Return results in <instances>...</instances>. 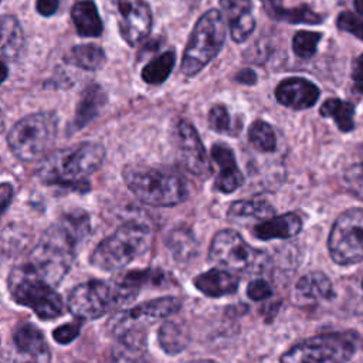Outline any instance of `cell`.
Listing matches in <instances>:
<instances>
[{
	"label": "cell",
	"instance_id": "32",
	"mask_svg": "<svg viewBox=\"0 0 363 363\" xmlns=\"http://www.w3.org/2000/svg\"><path fill=\"white\" fill-rule=\"evenodd\" d=\"M250 143L261 152L271 153L277 149V135L272 126L265 121H254L248 129Z\"/></svg>",
	"mask_w": 363,
	"mask_h": 363
},
{
	"label": "cell",
	"instance_id": "45",
	"mask_svg": "<svg viewBox=\"0 0 363 363\" xmlns=\"http://www.w3.org/2000/svg\"><path fill=\"white\" fill-rule=\"evenodd\" d=\"M356 82V89L359 91V92H362L363 94V79H360V81H354Z\"/></svg>",
	"mask_w": 363,
	"mask_h": 363
},
{
	"label": "cell",
	"instance_id": "11",
	"mask_svg": "<svg viewBox=\"0 0 363 363\" xmlns=\"http://www.w3.org/2000/svg\"><path fill=\"white\" fill-rule=\"evenodd\" d=\"M328 250L339 265L363 261V208H349L335 220L328 238Z\"/></svg>",
	"mask_w": 363,
	"mask_h": 363
},
{
	"label": "cell",
	"instance_id": "39",
	"mask_svg": "<svg viewBox=\"0 0 363 363\" xmlns=\"http://www.w3.org/2000/svg\"><path fill=\"white\" fill-rule=\"evenodd\" d=\"M35 9L41 16L50 17L52 16L58 9V0H37Z\"/></svg>",
	"mask_w": 363,
	"mask_h": 363
},
{
	"label": "cell",
	"instance_id": "18",
	"mask_svg": "<svg viewBox=\"0 0 363 363\" xmlns=\"http://www.w3.org/2000/svg\"><path fill=\"white\" fill-rule=\"evenodd\" d=\"M220 4L227 16L231 38L244 43L255 28L252 0H220Z\"/></svg>",
	"mask_w": 363,
	"mask_h": 363
},
{
	"label": "cell",
	"instance_id": "29",
	"mask_svg": "<svg viewBox=\"0 0 363 363\" xmlns=\"http://www.w3.org/2000/svg\"><path fill=\"white\" fill-rule=\"evenodd\" d=\"M174 62H176L174 51H166V52L160 54L159 57H156L155 60L147 62L145 65V68L142 69L143 81L150 85H159V84L164 82L169 78V75L174 67Z\"/></svg>",
	"mask_w": 363,
	"mask_h": 363
},
{
	"label": "cell",
	"instance_id": "8",
	"mask_svg": "<svg viewBox=\"0 0 363 363\" xmlns=\"http://www.w3.org/2000/svg\"><path fill=\"white\" fill-rule=\"evenodd\" d=\"M57 128L58 118L52 112L24 116L9 132L10 150L21 162L37 160L54 143Z\"/></svg>",
	"mask_w": 363,
	"mask_h": 363
},
{
	"label": "cell",
	"instance_id": "37",
	"mask_svg": "<svg viewBox=\"0 0 363 363\" xmlns=\"http://www.w3.org/2000/svg\"><path fill=\"white\" fill-rule=\"evenodd\" d=\"M81 322L82 320H75V322H71V323H65V325H61L58 328H55L52 330V339L60 343V345H68L71 343L81 332Z\"/></svg>",
	"mask_w": 363,
	"mask_h": 363
},
{
	"label": "cell",
	"instance_id": "27",
	"mask_svg": "<svg viewBox=\"0 0 363 363\" xmlns=\"http://www.w3.org/2000/svg\"><path fill=\"white\" fill-rule=\"evenodd\" d=\"M275 213L274 207L261 199H247L234 201L228 208V218L231 220H245V218H257L267 220L272 217Z\"/></svg>",
	"mask_w": 363,
	"mask_h": 363
},
{
	"label": "cell",
	"instance_id": "6",
	"mask_svg": "<svg viewBox=\"0 0 363 363\" xmlns=\"http://www.w3.org/2000/svg\"><path fill=\"white\" fill-rule=\"evenodd\" d=\"M9 289L14 302L30 308L43 320L62 315L64 303L60 294L28 262L10 271Z\"/></svg>",
	"mask_w": 363,
	"mask_h": 363
},
{
	"label": "cell",
	"instance_id": "1",
	"mask_svg": "<svg viewBox=\"0 0 363 363\" xmlns=\"http://www.w3.org/2000/svg\"><path fill=\"white\" fill-rule=\"evenodd\" d=\"M89 233L91 223L85 211L64 214L44 231L30 254L28 264L52 286L60 285L72 267L77 245Z\"/></svg>",
	"mask_w": 363,
	"mask_h": 363
},
{
	"label": "cell",
	"instance_id": "7",
	"mask_svg": "<svg viewBox=\"0 0 363 363\" xmlns=\"http://www.w3.org/2000/svg\"><path fill=\"white\" fill-rule=\"evenodd\" d=\"M224 40V17L218 10L211 9L199 18L190 34L182 60V72L186 77L199 74L214 57H217L223 48Z\"/></svg>",
	"mask_w": 363,
	"mask_h": 363
},
{
	"label": "cell",
	"instance_id": "41",
	"mask_svg": "<svg viewBox=\"0 0 363 363\" xmlns=\"http://www.w3.org/2000/svg\"><path fill=\"white\" fill-rule=\"evenodd\" d=\"M0 197H1V208H3V211H6L11 201V197H13V186L9 183H3L1 190H0Z\"/></svg>",
	"mask_w": 363,
	"mask_h": 363
},
{
	"label": "cell",
	"instance_id": "34",
	"mask_svg": "<svg viewBox=\"0 0 363 363\" xmlns=\"http://www.w3.org/2000/svg\"><path fill=\"white\" fill-rule=\"evenodd\" d=\"M343 183L346 189L363 201V163H354L343 173Z\"/></svg>",
	"mask_w": 363,
	"mask_h": 363
},
{
	"label": "cell",
	"instance_id": "14",
	"mask_svg": "<svg viewBox=\"0 0 363 363\" xmlns=\"http://www.w3.org/2000/svg\"><path fill=\"white\" fill-rule=\"evenodd\" d=\"M11 343L13 346L4 363H50L51 360L43 332L31 323L17 326Z\"/></svg>",
	"mask_w": 363,
	"mask_h": 363
},
{
	"label": "cell",
	"instance_id": "12",
	"mask_svg": "<svg viewBox=\"0 0 363 363\" xmlns=\"http://www.w3.org/2000/svg\"><path fill=\"white\" fill-rule=\"evenodd\" d=\"M182 308V299L177 296H162L142 302L133 308L115 313L108 320V329L118 337L143 332V326L164 319Z\"/></svg>",
	"mask_w": 363,
	"mask_h": 363
},
{
	"label": "cell",
	"instance_id": "23",
	"mask_svg": "<svg viewBox=\"0 0 363 363\" xmlns=\"http://www.w3.org/2000/svg\"><path fill=\"white\" fill-rule=\"evenodd\" d=\"M106 102V96L104 89L99 85H89L84 89L79 102L77 105L75 116H74V129L84 128L88 122H91L99 112V109Z\"/></svg>",
	"mask_w": 363,
	"mask_h": 363
},
{
	"label": "cell",
	"instance_id": "30",
	"mask_svg": "<svg viewBox=\"0 0 363 363\" xmlns=\"http://www.w3.org/2000/svg\"><path fill=\"white\" fill-rule=\"evenodd\" d=\"M267 13L275 20H282L286 23H306V24H318L322 21V17L312 11L308 6H299L294 9L281 7V4H269L264 6Z\"/></svg>",
	"mask_w": 363,
	"mask_h": 363
},
{
	"label": "cell",
	"instance_id": "20",
	"mask_svg": "<svg viewBox=\"0 0 363 363\" xmlns=\"http://www.w3.org/2000/svg\"><path fill=\"white\" fill-rule=\"evenodd\" d=\"M194 286L210 298H220L224 295H231L238 288V278L228 269L213 268L210 271L199 274L194 281Z\"/></svg>",
	"mask_w": 363,
	"mask_h": 363
},
{
	"label": "cell",
	"instance_id": "3",
	"mask_svg": "<svg viewBox=\"0 0 363 363\" xmlns=\"http://www.w3.org/2000/svg\"><path fill=\"white\" fill-rule=\"evenodd\" d=\"M139 288L126 277L116 281L91 279L69 292L68 309L79 320L98 319L133 299Z\"/></svg>",
	"mask_w": 363,
	"mask_h": 363
},
{
	"label": "cell",
	"instance_id": "19",
	"mask_svg": "<svg viewBox=\"0 0 363 363\" xmlns=\"http://www.w3.org/2000/svg\"><path fill=\"white\" fill-rule=\"evenodd\" d=\"M302 228V220L296 213H285L262 220L254 227V235L258 240H275L295 237Z\"/></svg>",
	"mask_w": 363,
	"mask_h": 363
},
{
	"label": "cell",
	"instance_id": "9",
	"mask_svg": "<svg viewBox=\"0 0 363 363\" xmlns=\"http://www.w3.org/2000/svg\"><path fill=\"white\" fill-rule=\"evenodd\" d=\"M208 259L224 269L241 274H259L269 262L267 252L247 244L234 230H221L213 237Z\"/></svg>",
	"mask_w": 363,
	"mask_h": 363
},
{
	"label": "cell",
	"instance_id": "35",
	"mask_svg": "<svg viewBox=\"0 0 363 363\" xmlns=\"http://www.w3.org/2000/svg\"><path fill=\"white\" fill-rule=\"evenodd\" d=\"M208 125L218 133H227L231 128V116L224 105H214L208 112Z\"/></svg>",
	"mask_w": 363,
	"mask_h": 363
},
{
	"label": "cell",
	"instance_id": "2",
	"mask_svg": "<svg viewBox=\"0 0 363 363\" xmlns=\"http://www.w3.org/2000/svg\"><path fill=\"white\" fill-rule=\"evenodd\" d=\"M105 147L98 142H82L52 152L41 160L37 177L47 184L61 187H86L84 180L104 163Z\"/></svg>",
	"mask_w": 363,
	"mask_h": 363
},
{
	"label": "cell",
	"instance_id": "36",
	"mask_svg": "<svg viewBox=\"0 0 363 363\" xmlns=\"http://www.w3.org/2000/svg\"><path fill=\"white\" fill-rule=\"evenodd\" d=\"M337 27L342 31L352 33L357 38L363 40V20L350 11H343L337 17Z\"/></svg>",
	"mask_w": 363,
	"mask_h": 363
},
{
	"label": "cell",
	"instance_id": "4",
	"mask_svg": "<svg viewBox=\"0 0 363 363\" xmlns=\"http://www.w3.org/2000/svg\"><path fill=\"white\" fill-rule=\"evenodd\" d=\"M128 189L142 203L153 207H172L187 197L184 180L166 169L128 164L122 172Z\"/></svg>",
	"mask_w": 363,
	"mask_h": 363
},
{
	"label": "cell",
	"instance_id": "21",
	"mask_svg": "<svg viewBox=\"0 0 363 363\" xmlns=\"http://www.w3.org/2000/svg\"><path fill=\"white\" fill-rule=\"evenodd\" d=\"M71 18L75 30L82 37H98L104 30L98 9L92 0H81L72 6Z\"/></svg>",
	"mask_w": 363,
	"mask_h": 363
},
{
	"label": "cell",
	"instance_id": "40",
	"mask_svg": "<svg viewBox=\"0 0 363 363\" xmlns=\"http://www.w3.org/2000/svg\"><path fill=\"white\" fill-rule=\"evenodd\" d=\"M235 81L245 84V85H254L257 82V74L252 69L245 68L235 75Z\"/></svg>",
	"mask_w": 363,
	"mask_h": 363
},
{
	"label": "cell",
	"instance_id": "15",
	"mask_svg": "<svg viewBox=\"0 0 363 363\" xmlns=\"http://www.w3.org/2000/svg\"><path fill=\"white\" fill-rule=\"evenodd\" d=\"M122 38L129 45L139 44L152 28V11L145 0H116Z\"/></svg>",
	"mask_w": 363,
	"mask_h": 363
},
{
	"label": "cell",
	"instance_id": "13",
	"mask_svg": "<svg viewBox=\"0 0 363 363\" xmlns=\"http://www.w3.org/2000/svg\"><path fill=\"white\" fill-rule=\"evenodd\" d=\"M174 140L182 164L197 177H207L211 173V164L206 149L194 126L180 119L174 128Z\"/></svg>",
	"mask_w": 363,
	"mask_h": 363
},
{
	"label": "cell",
	"instance_id": "33",
	"mask_svg": "<svg viewBox=\"0 0 363 363\" xmlns=\"http://www.w3.org/2000/svg\"><path fill=\"white\" fill-rule=\"evenodd\" d=\"M320 33L298 31L292 38V50L301 58H311L316 52Z\"/></svg>",
	"mask_w": 363,
	"mask_h": 363
},
{
	"label": "cell",
	"instance_id": "16",
	"mask_svg": "<svg viewBox=\"0 0 363 363\" xmlns=\"http://www.w3.org/2000/svg\"><path fill=\"white\" fill-rule=\"evenodd\" d=\"M278 102L291 109H306L315 105L319 98L318 86L305 78H288L275 89Z\"/></svg>",
	"mask_w": 363,
	"mask_h": 363
},
{
	"label": "cell",
	"instance_id": "17",
	"mask_svg": "<svg viewBox=\"0 0 363 363\" xmlns=\"http://www.w3.org/2000/svg\"><path fill=\"white\" fill-rule=\"evenodd\" d=\"M211 159L218 164L220 172L216 179V189L221 193H234L244 183V176L237 166L233 150L224 143H216L211 147Z\"/></svg>",
	"mask_w": 363,
	"mask_h": 363
},
{
	"label": "cell",
	"instance_id": "25",
	"mask_svg": "<svg viewBox=\"0 0 363 363\" xmlns=\"http://www.w3.org/2000/svg\"><path fill=\"white\" fill-rule=\"evenodd\" d=\"M157 340L164 353L177 354L187 347L190 336L184 325L177 322H164L159 328Z\"/></svg>",
	"mask_w": 363,
	"mask_h": 363
},
{
	"label": "cell",
	"instance_id": "5",
	"mask_svg": "<svg viewBox=\"0 0 363 363\" xmlns=\"http://www.w3.org/2000/svg\"><path fill=\"white\" fill-rule=\"evenodd\" d=\"M152 237L147 225L128 221L95 247L89 262L102 271L122 269L149 250Z\"/></svg>",
	"mask_w": 363,
	"mask_h": 363
},
{
	"label": "cell",
	"instance_id": "31",
	"mask_svg": "<svg viewBox=\"0 0 363 363\" xmlns=\"http://www.w3.org/2000/svg\"><path fill=\"white\" fill-rule=\"evenodd\" d=\"M167 247L179 262H184L194 257L197 244L190 231L184 228H177L169 235Z\"/></svg>",
	"mask_w": 363,
	"mask_h": 363
},
{
	"label": "cell",
	"instance_id": "38",
	"mask_svg": "<svg viewBox=\"0 0 363 363\" xmlns=\"http://www.w3.org/2000/svg\"><path fill=\"white\" fill-rule=\"evenodd\" d=\"M247 295L252 301H264L272 295V288L265 279H254L247 286Z\"/></svg>",
	"mask_w": 363,
	"mask_h": 363
},
{
	"label": "cell",
	"instance_id": "46",
	"mask_svg": "<svg viewBox=\"0 0 363 363\" xmlns=\"http://www.w3.org/2000/svg\"><path fill=\"white\" fill-rule=\"evenodd\" d=\"M362 288H363V279H362Z\"/></svg>",
	"mask_w": 363,
	"mask_h": 363
},
{
	"label": "cell",
	"instance_id": "22",
	"mask_svg": "<svg viewBox=\"0 0 363 363\" xmlns=\"http://www.w3.org/2000/svg\"><path fill=\"white\" fill-rule=\"evenodd\" d=\"M0 23H1L0 51H1L3 61H14L21 54L24 47L23 30L17 18L9 14H4Z\"/></svg>",
	"mask_w": 363,
	"mask_h": 363
},
{
	"label": "cell",
	"instance_id": "28",
	"mask_svg": "<svg viewBox=\"0 0 363 363\" xmlns=\"http://www.w3.org/2000/svg\"><path fill=\"white\" fill-rule=\"evenodd\" d=\"M320 115L332 118L342 132H350L354 128V106L350 102H345L337 98L326 99L320 106Z\"/></svg>",
	"mask_w": 363,
	"mask_h": 363
},
{
	"label": "cell",
	"instance_id": "26",
	"mask_svg": "<svg viewBox=\"0 0 363 363\" xmlns=\"http://www.w3.org/2000/svg\"><path fill=\"white\" fill-rule=\"evenodd\" d=\"M65 61L84 69L96 71L105 65L106 57L105 51L95 44H79L69 50Z\"/></svg>",
	"mask_w": 363,
	"mask_h": 363
},
{
	"label": "cell",
	"instance_id": "10",
	"mask_svg": "<svg viewBox=\"0 0 363 363\" xmlns=\"http://www.w3.org/2000/svg\"><path fill=\"white\" fill-rule=\"evenodd\" d=\"M356 350L354 335L326 333L294 345L279 357V363H346Z\"/></svg>",
	"mask_w": 363,
	"mask_h": 363
},
{
	"label": "cell",
	"instance_id": "43",
	"mask_svg": "<svg viewBox=\"0 0 363 363\" xmlns=\"http://www.w3.org/2000/svg\"><path fill=\"white\" fill-rule=\"evenodd\" d=\"M354 9L359 14H363V0H354Z\"/></svg>",
	"mask_w": 363,
	"mask_h": 363
},
{
	"label": "cell",
	"instance_id": "42",
	"mask_svg": "<svg viewBox=\"0 0 363 363\" xmlns=\"http://www.w3.org/2000/svg\"><path fill=\"white\" fill-rule=\"evenodd\" d=\"M353 79L354 81L363 79V54L357 57V60H354L353 62Z\"/></svg>",
	"mask_w": 363,
	"mask_h": 363
},
{
	"label": "cell",
	"instance_id": "44",
	"mask_svg": "<svg viewBox=\"0 0 363 363\" xmlns=\"http://www.w3.org/2000/svg\"><path fill=\"white\" fill-rule=\"evenodd\" d=\"M184 363H217V362H214V360H204V359H201V360H189V362H184Z\"/></svg>",
	"mask_w": 363,
	"mask_h": 363
},
{
	"label": "cell",
	"instance_id": "24",
	"mask_svg": "<svg viewBox=\"0 0 363 363\" xmlns=\"http://www.w3.org/2000/svg\"><path fill=\"white\" fill-rule=\"evenodd\" d=\"M296 292L301 298L308 301L332 299L335 296V291L329 277L319 271L308 272L301 277L296 282Z\"/></svg>",
	"mask_w": 363,
	"mask_h": 363
}]
</instances>
